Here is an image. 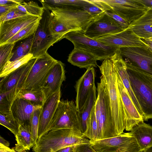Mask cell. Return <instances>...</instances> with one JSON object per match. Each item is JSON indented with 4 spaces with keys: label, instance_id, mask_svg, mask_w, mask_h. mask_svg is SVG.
<instances>
[{
    "label": "cell",
    "instance_id": "obj_1",
    "mask_svg": "<svg viewBox=\"0 0 152 152\" xmlns=\"http://www.w3.org/2000/svg\"><path fill=\"white\" fill-rule=\"evenodd\" d=\"M90 144V140L79 130L64 129L49 131L38 140L32 150L34 152H55L69 146Z\"/></svg>",
    "mask_w": 152,
    "mask_h": 152
},
{
    "label": "cell",
    "instance_id": "obj_2",
    "mask_svg": "<svg viewBox=\"0 0 152 152\" xmlns=\"http://www.w3.org/2000/svg\"><path fill=\"white\" fill-rule=\"evenodd\" d=\"M106 84L113 118L117 136L125 129V116L122 102L116 84V76L111 56L104 60L99 66Z\"/></svg>",
    "mask_w": 152,
    "mask_h": 152
},
{
    "label": "cell",
    "instance_id": "obj_3",
    "mask_svg": "<svg viewBox=\"0 0 152 152\" xmlns=\"http://www.w3.org/2000/svg\"><path fill=\"white\" fill-rule=\"evenodd\" d=\"M100 78V82L97 83V97L95 105L98 127L97 140L117 136L107 86L102 75Z\"/></svg>",
    "mask_w": 152,
    "mask_h": 152
},
{
    "label": "cell",
    "instance_id": "obj_4",
    "mask_svg": "<svg viewBox=\"0 0 152 152\" xmlns=\"http://www.w3.org/2000/svg\"><path fill=\"white\" fill-rule=\"evenodd\" d=\"M126 66L130 85L141 109L143 120L152 119V76L127 64Z\"/></svg>",
    "mask_w": 152,
    "mask_h": 152
},
{
    "label": "cell",
    "instance_id": "obj_5",
    "mask_svg": "<svg viewBox=\"0 0 152 152\" xmlns=\"http://www.w3.org/2000/svg\"><path fill=\"white\" fill-rule=\"evenodd\" d=\"M50 11L51 16L62 23L69 32L84 31L89 25L98 17H94L83 8L54 6L44 0L39 1Z\"/></svg>",
    "mask_w": 152,
    "mask_h": 152
},
{
    "label": "cell",
    "instance_id": "obj_6",
    "mask_svg": "<svg viewBox=\"0 0 152 152\" xmlns=\"http://www.w3.org/2000/svg\"><path fill=\"white\" fill-rule=\"evenodd\" d=\"M42 7L44 8L43 12L37 28L33 35L30 53L34 58L43 56L51 46L63 39L62 37L51 33L50 28L51 18L50 11L45 6Z\"/></svg>",
    "mask_w": 152,
    "mask_h": 152
},
{
    "label": "cell",
    "instance_id": "obj_7",
    "mask_svg": "<svg viewBox=\"0 0 152 152\" xmlns=\"http://www.w3.org/2000/svg\"><path fill=\"white\" fill-rule=\"evenodd\" d=\"M65 38L71 41L74 48L88 52L96 57L98 60H104L110 57L120 48L105 44L91 38L84 34V31L69 32L65 35Z\"/></svg>",
    "mask_w": 152,
    "mask_h": 152
},
{
    "label": "cell",
    "instance_id": "obj_8",
    "mask_svg": "<svg viewBox=\"0 0 152 152\" xmlns=\"http://www.w3.org/2000/svg\"><path fill=\"white\" fill-rule=\"evenodd\" d=\"M74 128L82 132L79 112L72 100H60L54 115L50 131Z\"/></svg>",
    "mask_w": 152,
    "mask_h": 152
},
{
    "label": "cell",
    "instance_id": "obj_9",
    "mask_svg": "<svg viewBox=\"0 0 152 152\" xmlns=\"http://www.w3.org/2000/svg\"><path fill=\"white\" fill-rule=\"evenodd\" d=\"M37 58H33L26 63L1 78L0 93L4 95L12 105L22 89L27 76Z\"/></svg>",
    "mask_w": 152,
    "mask_h": 152
},
{
    "label": "cell",
    "instance_id": "obj_10",
    "mask_svg": "<svg viewBox=\"0 0 152 152\" xmlns=\"http://www.w3.org/2000/svg\"><path fill=\"white\" fill-rule=\"evenodd\" d=\"M94 152H141L134 138L129 132L116 136L95 140H90Z\"/></svg>",
    "mask_w": 152,
    "mask_h": 152
},
{
    "label": "cell",
    "instance_id": "obj_11",
    "mask_svg": "<svg viewBox=\"0 0 152 152\" xmlns=\"http://www.w3.org/2000/svg\"><path fill=\"white\" fill-rule=\"evenodd\" d=\"M106 11L118 15L129 25L148 9L137 0H96Z\"/></svg>",
    "mask_w": 152,
    "mask_h": 152
},
{
    "label": "cell",
    "instance_id": "obj_12",
    "mask_svg": "<svg viewBox=\"0 0 152 152\" xmlns=\"http://www.w3.org/2000/svg\"><path fill=\"white\" fill-rule=\"evenodd\" d=\"M58 61L48 52L42 56L37 58L22 89H41L51 69Z\"/></svg>",
    "mask_w": 152,
    "mask_h": 152
},
{
    "label": "cell",
    "instance_id": "obj_13",
    "mask_svg": "<svg viewBox=\"0 0 152 152\" xmlns=\"http://www.w3.org/2000/svg\"><path fill=\"white\" fill-rule=\"evenodd\" d=\"M119 51L126 64L152 76V53L148 48L122 47Z\"/></svg>",
    "mask_w": 152,
    "mask_h": 152
},
{
    "label": "cell",
    "instance_id": "obj_14",
    "mask_svg": "<svg viewBox=\"0 0 152 152\" xmlns=\"http://www.w3.org/2000/svg\"><path fill=\"white\" fill-rule=\"evenodd\" d=\"M124 30L114 19L104 12L92 21L84 32L87 36L96 39Z\"/></svg>",
    "mask_w": 152,
    "mask_h": 152
},
{
    "label": "cell",
    "instance_id": "obj_15",
    "mask_svg": "<svg viewBox=\"0 0 152 152\" xmlns=\"http://www.w3.org/2000/svg\"><path fill=\"white\" fill-rule=\"evenodd\" d=\"M115 72L116 84L125 114V130L129 131L136 126L144 122V121L142 116L139 113L132 101L120 77L116 71Z\"/></svg>",
    "mask_w": 152,
    "mask_h": 152
},
{
    "label": "cell",
    "instance_id": "obj_16",
    "mask_svg": "<svg viewBox=\"0 0 152 152\" xmlns=\"http://www.w3.org/2000/svg\"><path fill=\"white\" fill-rule=\"evenodd\" d=\"M95 39L105 44L119 48H148L142 40L128 27L120 32L107 35Z\"/></svg>",
    "mask_w": 152,
    "mask_h": 152
},
{
    "label": "cell",
    "instance_id": "obj_17",
    "mask_svg": "<svg viewBox=\"0 0 152 152\" xmlns=\"http://www.w3.org/2000/svg\"><path fill=\"white\" fill-rule=\"evenodd\" d=\"M41 18L27 15L0 22V45L5 43L21 30Z\"/></svg>",
    "mask_w": 152,
    "mask_h": 152
},
{
    "label": "cell",
    "instance_id": "obj_18",
    "mask_svg": "<svg viewBox=\"0 0 152 152\" xmlns=\"http://www.w3.org/2000/svg\"><path fill=\"white\" fill-rule=\"evenodd\" d=\"M61 96L60 89L46 100L42 105L39 120L38 139L50 131Z\"/></svg>",
    "mask_w": 152,
    "mask_h": 152
},
{
    "label": "cell",
    "instance_id": "obj_19",
    "mask_svg": "<svg viewBox=\"0 0 152 152\" xmlns=\"http://www.w3.org/2000/svg\"><path fill=\"white\" fill-rule=\"evenodd\" d=\"M65 79L64 65L61 61H58L51 69L41 88L43 93L45 102L61 89L62 84Z\"/></svg>",
    "mask_w": 152,
    "mask_h": 152
},
{
    "label": "cell",
    "instance_id": "obj_20",
    "mask_svg": "<svg viewBox=\"0 0 152 152\" xmlns=\"http://www.w3.org/2000/svg\"><path fill=\"white\" fill-rule=\"evenodd\" d=\"M95 76L94 67H91L87 69L76 83L75 104L79 112L85 104L91 91L95 86Z\"/></svg>",
    "mask_w": 152,
    "mask_h": 152
},
{
    "label": "cell",
    "instance_id": "obj_21",
    "mask_svg": "<svg viewBox=\"0 0 152 152\" xmlns=\"http://www.w3.org/2000/svg\"><path fill=\"white\" fill-rule=\"evenodd\" d=\"M42 107L40 105L34 104L24 99L17 98L12 102L10 110L19 124L26 123L30 125L33 113Z\"/></svg>",
    "mask_w": 152,
    "mask_h": 152
},
{
    "label": "cell",
    "instance_id": "obj_22",
    "mask_svg": "<svg viewBox=\"0 0 152 152\" xmlns=\"http://www.w3.org/2000/svg\"><path fill=\"white\" fill-rule=\"evenodd\" d=\"M111 58L116 72L120 77L134 105L139 113L142 116L140 107L133 93L130 85L127 72L126 63L121 55L119 49L111 56Z\"/></svg>",
    "mask_w": 152,
    "mask_h": 152
},
{
    "label": "cell",
    "instance_id": "obj_23",
    "mask_svg": "<svg viewBox=\"0 0 152 152\" xmlns=\"http://www.w3.org/2000/svg\"><path fill=\"white\" fill-rule=\"evenodd\" d=\"M128 28L141 39L152 38V10L148 9L143 15L131 23Z\"/></svg>",
    "mask_w": 152,
    "mask_h": 152
},
{
    "label": "cell",
    "instance_id": "obj_24",
    "mask_svg": "<svg viewBox=\"0 0 152 152\" xmlns=\"http://www.w3.org/2000/svg\"><path fill=\"white\" fill-rule=\"evenodd\" d=\"M142 151L152 146V126L144 122L133 127L129 132Z\"/></svg>",
    "mask_w": 152,
    "mask_h": 152
},
{
    "label": "cell",
    "instance_id": "obj_25",
    "mask_svg": "<svg viewBox=\"0 0 152 152\" xmlns=\"http://www.w3.org/2000/svg\"><path fill=\"white\" fill-rule=\"evenodd\" d=\"M97 58L91 53L86 51L74 48L69 54L68 61L80 68L87 69L96 67Z\"/></svg>",
    "mask_w": 152,
    "mask_h": 152
},
{
    "label": "cell",
    "instance_id": "obj_26",
    "mask_svg": "<svg viewBox=\"0 0 152 152\" xmlns=\"http://www.w3.org/2000/svg\"><path fill=\"white\" fill-rule=\"evenodd\" d=\"M17 144L14 149L17 152L29 150L35 146L30 125L26 123L19 124L18 132L15 135Z\"/></svg>",
    "mask_w": 152,
    "mask_h": 152
},
{
    "label": "cell",
    "instance_id": "obj_27",
    "mask_svg": "<svg viewBox=\"0 0 152 152\" xmlns=\"http://www.w3.org/2000/svg\"><path fill=\"white\" fill-rule=\"evenodd\" d=\"M96 88L95 86L91 91L82 108L79 111L81 119L82 134L86 131L87 124L97 100Z\"/></svg>",
    "mask_w": 152,
    "mask_h": 152
},
{
    "label": "cell",
    "instance_id": "obj_28",
    "mask_svg": "<svg viewBox=\"0 0 152 152\" xmlns=\"http://www.w3.org/2000/svg\"><path fill=\"white\" fill-rule=\"evenodd\" d=\"M17 98H23L34 104L41 106L45 102L44 95L41 89H22L15 99Z\"/></svg>",
    "mask_w": 152,
    "mask_h": 152
},
{
    "label": "cell",
    "instance_id": "obj_29",
    "mask_svg": "<svg viewBox=\"0 0 152 152\" xmlns=\"http://www.w3.org/2000/svg\"><path fill=\"white\" fill-rule=\"evenodd\" d=\"M33 37V35L30 36L13 49L10 58L7 64L19 59L30 53Z\"/></svg>",
    "mask_w": 152,
    "mask_h": 152
},
{
    "label": "cell",
    "instance_id": "obj_30",
    "mask_svg": "<svg viewBox=\"0 0 152 152\" xmlns=\"http://www.w3.org/2000/svg\"><path fill=\"white\" fill-rule=\"evenodd\" d=\"M17 8L28 15L41 17L44 11L43 7L39 6L33 1L25 2L17 5Z\"/></svg>",
    "mask_w": 152,
    "mask_h": 152
},
{
    "label": "cell",
    "instance_id": "obj_31",
    "mask_svg": "<svg viewBox=\"0 0 152 152\" xmlns=\"http://www.w3.org/2000/svg\"><path fill=\"white\" fill-rule=\"evenodd\" d=\"M0 124L9 129L15 135L17 133L19 124L11 111L7 112H0Z\"/></svg>",
    "mask_w": 152,
    "mask_h": 152
},
{
    "label": "cell",
    "instance_id": "obj_32",
    "mask_svg": "<svg viewBox=\"0 0 152 152\" xmlns=\"http://www.w3.org/2000/svg\"><path fill=\"white\" fill-rule=\"evenodd\" d=\"M98 132V127L94 106L87 121L86 130L83 134L85 137L91 140H97Z\"/></svg>",
    "mask_w": 152,
    "mask_h": 152
},
{
    "label": "cell",
    "instance_id": "obj_33",
    "mask_svg": "<svg viewBox=\"0 0 152 152\" xmlns=\"http://www.w3.org/2000/svg\"><path fill=\"white\" fill-rule=\"evenodd\" d=\"M40 20L30 24L21 30L6 43H16L33 35L37 28Z\"/></svg>",
    "mask_w": 152,
    "mask_h": 152
},
{
    "label": "cell",
    "instance_id": "obj_34",
    "mask_svg": "<svg viewBox=\"0 0 152 152\" xmlns=\"http://www.w3.org/2000/svg\"><path fill=\"white\" fill-rule=\"evenodd\" d=\"M44 1L46 3L54 6L72 7L83 8L90 5L91 0H50Z\"/></svg>",
    "mask_w": 152,
    "mask_h": 152
},
{
    "label": "cell",
    "instance_id": "obj_35",
    "mask_svg": "<svg viewBox=\"0 0 152 152\" xmlns=\"http://www.w3.org/2000/svg\"><path fill=\"white\" fill-rule=\"evenodd\" d=\"M33 58V55L30 53L22 58L13 62L7 64L0 72V77H3L28 62Z\"/></svg>",
    "mask_w": 152,
    "mask_h": 152
},
{
    "label": "cell",
    "instance_id": "obj_36",
    "mask_svg": "<svg viewBox=\"0 0 152 152\" xmlns=\"http://www.w3.org/2000/svg\"><path fill=\"white\" fill-rule=\"evenodd\" d=\"M16 43H6L0 45V72L9 61Z\"/></svg>",
    "mask_w": 152,
    "mask_h": 152
},
{
    "label": "cell",
    "instance_id": "obj_37",
    "mask_svg": "<svg viewBox=\"0 0 152 152\" xmlns=\"http://www.w3.org/2000/svg\"><path fill=\"white\" fill-rule=\"evenodd\" d=\"M50 28L52 34L60 36L63 39L65 34L69 33L67 28L62 23L52 16Z\"/></svg>",
    "mask_w": 152,
    "mask_h": 152
},
{
    "label": "cell",
    "instance_id": "obj_38",
    "mask_svg": "<svg viewBox=\"0 0 152 152\" xmlns=\"http://www.w3.org/2000/svg\"><path fill=\"white\" fill-rule=\"evenodd\" d=\"M42 107L35 111L32 114L30 122L32 137L35 145L38 140V129Z\"/></svg>",
    "mask_w": 152,
    "mask_h": 152
},
{
    "label": "cell",
    "instance_id": "obj_39",
    "mask_svg": "<svg viewBox=\"0 0 152 152\" xmlns=\"http://www.w3.org/2000/svg\"><path fill=\"white\" fill-rule=\"evenodd\" d=\"M92 4L83 9L94 17H98L104 13L106 10L96 0H91Z\"/></svg>",
    "mask_w": 152,
    "mask_h": 152
},
{
    "label": "cell",
    "instance_id": "obj_40",
    "mask_svg": "<svg viewBox=\"0 0 152 152\" xmlns=\"http://www.w3.org/2000/svg\"><path fill=\"white\" fill-rule=\"evenodd\" d=\"M27 15L28 14L20 11L16 7L0 16V22L10 20Z\"/></svg>",
    "mask_w": 152,
    "mask_h": 152
},
{
    "label": "cell",
    "instance_id": "obj_41",
    "mask_svg": "<svg viewBox=\"0 0 152 152\" xmlns=\"http://www.w3.org/2000/svg\"><path fill=\"white\" fill-rule=\"evenodd\" d=\"M104 12L114 19L124 29L129 27V24L118 15L109 10L106 11Z\"/></svg>",
    "mask_w": 152,
    "mask_h": 152
},
{
    "label": "cell",
    "instance_id": "obj_42",
    "mask_svg": "<svg viewBox=\"0 0 152 152\" xmlns=\"http://www.w3.org/2000/svg\"><path fill=\"white\" fill-rule=\"evenodd\" d=\"M18 5L16 4L0 5V16L13 9L17 7Z\"/></svg>",
    "mask_w": 152,
    "mask_h": 152
},
{
    "label": "cell",
    "instance_id": "obj_43",
    "mask_svg": "<svg viewBox=\"0 0 152 152\" xmlns=\"http://www.w3.org/2000/svg\"><path fill=\"white\" fill-rule=\"evenodd\" d=\"M23 0H0V5L18 4L23 1Z\"/></svg>",
    "mask_w": 152,
    "mask_h": 152
},
{
    "label": "cell",
    "instance_id": "obj_44",
    "mask_svg": "<svg viewBox=\"0 0 152 152\" xmlns=\"http://www.w3.org/2000/svg\"><path fill=\"white\" fill-rule=\"evenodd\" d=\"M90 145H86L78 146L77 148L79 152H94Z\"/></svg>",
    "mask_w": 152,
    "mask_h": 152
},
{
    "label": "cell",
    "instance_id": "obj_45",
    "mask_svg": "<svg viewBox=\"0 0 152 152\" xmlns=\"http://www.w3.org/2000/svg\"><path fill=\"white\" fill-rule=\"evenodd\" d=\"M148 9L152 10V0H137Z\"/></svg>",
    "mask_w": 152,
    "mask_h": 152
},
{
    "label": "cell",
    "instance_id": "obj_46",
    "mask_svg": "<svg viewBox=\"0 0 152 152\" xmlns=\"http://www.w3.org/2000/svg\"><path fill=\"white\" fill-rule=\"evenodd\" d=\"M78 146H71L60 149L55 152H71L75 150Z\"/></svg>",
    "mask_w": 152,
    "mask_h": 152
},
{
    "label": "cell",
    "instance_id": "obj_47",
    "mask_svg": "<svg viewBox=\"0 0 152 152\" xmlns=\"http://www.w3.org/2000/svg\"><path fill=\"white\" fill-rule=\"evenodd\" d=\"M0 152H16L14 149H11L0 144Z\"/></svg>",
    "mask_w": 152,
    "mask_h": 152
},
{
    "label": "cell",
    "instance_id": "obj_48",
    "mask_svg": "<svg viewBox=\"0 0 152 152\" xmlns=\"http://www.w3.org/2000/svg\"><path fill=\"white\" fill-rule=\"evenodd\" d=\"M141 39L146 44L148 49L152 53V38L146 39Z\"/></svg>",
    "mask_w": 152,
    "mask_h": 152
},
{
    "label": "cell",
    "instance_id": "obj_49",
    "mask_svg": "<svg viewBox=\"0 0 152 152\" xmlns=\"http://www.w3.org/2000/svg\"><path fill=\"white\" fill-rule=\"evenodd\" d=\"M0 144L8 147H9L10 144L8 141L5 140L1 136L0 137Z\"/></svg>",
    "mask_w": 152,
    "mask_h": 152
},
{
    "label": "cell",
    "instance_id": "obj_50",
    "mask_svg": "<svg viewBox=\"0 0 152 152\" xmlns=\"http://www.w3.org/2000/svg\"><path fill=\"white\" fill-rule=\"evenodd\" d=\"M147 152H152V146L145 150Z\"/></svg>",
    "mask_w": 152,
    "mask_h": 152
},
{
    "label": "cell",
    "instance_id": "obj_51",
    "mask_svg": "<svg viewBox=\"0 0 152 152\" xmlns=\"http://www.w3.org/2000/svg\"><path fill=\"white\" fill-rule=\"evenodd\" d=\"M75 152H79L78 150L77 149V148H76V149L75 150Z\"/></svg>",
    "mask_w": 152,
    "mask_h": 152
},
{
    "label": "cell",
    "instance_id": "obj_52",
    "mask_svg": "<svg viewBox=\"0 0 152 152\" xmlns=\"http://www.w3.org/2000/svg\"><path fill=\"white\" fill-rule=\"evenodd\" d=\"M142 152H147V151H146V150H143V151H142Z\"/></svg>",
    "mask_w": 152,
    "mask_h": 152
},
{
    "label": "cell",
    "instance_id": "obj_53",
    "mask_svg": "<svg viewBox=\"0 0 152 152\" xmlns=\"http://www.w3.org/2000/svg\"><path fill=\"white\" fill-rule=\"evenodd\" d=\"M76 149H75V150H76ZM75 150L74 151H72V152H75Z\"/></svg>",
    "mask_w": 152,
    "mask_h": 152
},
{
    "label": "cell",
    "instance_id": "obj_54",
    "mask_svg": "<svg viewBox=\"0 0 152 152\" xmlns=\"http://www.w3.org/2000/svg\"><path fill=\"white\" fill-rule=\"evenodd\" d=\"M26 152V151H24V152Z\"/></svg>",
    "mask_w": 152,
    "mask_h": 152
},
{
    "label": "cell",
    "instance_id": "obj_55",
    "mask_svg": "<svg viewBox=\"0 0 152 152\" xmlns=\"http://www.w3.org/2000/svg\"><path fill=\"white\" fill-rule=\"evenodd\" d=\"M142 151L141 152H142Z\"/></svg>",
    "mask_w": 152,
    "mask_h": 152
}]
</instances>
